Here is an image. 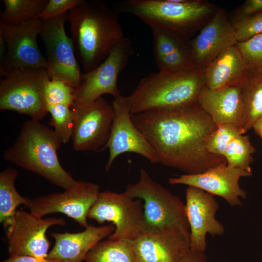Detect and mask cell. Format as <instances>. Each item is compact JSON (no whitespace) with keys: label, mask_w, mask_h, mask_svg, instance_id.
Instances as JSON below:
<instances>
[{"label":"cell","mask_w":262,"mask_h":262,"mask_svg":"<svg viewBox=\"0 0 262 262\" xmlns=\"http://www.w3.org/2000/svg\"><path fill=\"white\" fill-rule=\"evenodd\" d=\"M42 25L43 21L38 18L18 25L0 22V37L7 48L0 65L3 76L19 69L47 68L46 57L40 51L37 43Z\"/></svg>","instance_id":"9c48e42d"},{"label":"cell","mask_w":262,"mask_h":262,"mask_svg":"<svg viewBox=\"0 0 262 262\" xmlns=\"http://www.w3.org/2000/svg\"><path fill=\"white\" fill-rule=\"evenodd\" d=\"M1 262H56L54 261L45 259H39L28 256H15L9 258Z\"/></svg>","instance_id":"8d00e7d4"},{"label":"cell","mask_w":262,"mask_h":262,"mask_svg":"<svg viewBox=\"0 0 262 262\" xmlns=\"http://www.w3.org/2000/svg\"><path fill=\"white\" fill-rule=\"evenodd\" d=\"M4 9L0 22L18 25L38 18L48 0H2Z\"/></svg>","instance_id":"4316f807"},{"label":"cell","mask_w":262,"mask_h":262,"mask_svg":"<svg viewBox=\"0 0 262 262\" xmlns=\"http://www.w3.org/2000/svg\"><path fill=\"white\" fill-rule=\"evenodd\" d=\"M125 192L143 201L147 230L176 228L189 237L185 204L178 196L153 180L145 168L138 181L127 185Z\"/></svg>","instance_id":"8992f818"},{"label":"cell","mask_w":262,"mask_h":262,"mask_svg":"<svg viewBox=\"0 0 262 262\" xmlns=\"http://www.w3.org/2000/svg\"><path fill=\"white\" fill-rule=\"evenodd\" d=\"M237 40L233 24L226 11L220 8L191 41L196 67L203 70L222 51L236 45Z\"/></svg>","instance_id":"d6986e66"},{"label":"cell","mask_w":262,"mask_h":262,"mask_svg":"<svg viewBox=\"0 0 262 262\" xmlns=\"http://www.w3.org/2000/svg\"><path fill=\"white\" fill-rule=\"evenodd\" d=\"M75 91L76 88L63 80L49 79L45 92L47 106L57 104L72 105L75 100Z\"/></svg>","instance_id":"4dcf8cb0"},{"label":"cell","mask_w":262,"mask_h":262,"mask_svg":"<svg viewBox=\"0 0 262 262\" xmlns=\"http://www.w3.org/2000/svg\"><path fill=\"white\" fill-rule=\"evenodd\" d=\"M236 45L247 67L262 70V33Z\"/></svg>","instance_id":"1f68e13d"},{"label":"cell","mask_w":262,"mask_h":262,"mask_svg":"<svg viewBox=\"0 0 262 262\" xmlns=\"http://www.w3.org/2000/svg\"><path fill=\"white\" fill-rule=\"evenodd\" d=\"M255 152V147L249 136L240 134L229 144L224 158L229 165L252 174L250 165L253 161L252 155Z\"/></svg>","instance_id":"83f0119b"},{"label":"cell","mask_w":262,"mask_h":262,"mask_svg":"<svg viewBox=\"0 0 262 262\" xmlns=\"http://www.w3.org/2000/svg\"><path fill=\"white\" fill-rule=\"evenodd\" d=\"M240 134H244L234 125L227 124L218 125L207 139L206 148L210 153L224 157L229 144Z\"/></svg>","instance_id":"f546056e"},{"label":"cell","mask_w":262,"mask_h":262,"mask_svg":"<svg viewBox=\"0 0 262 262\" xmlns=\"http://www.w3.org/2000/svg\"><path fill=\"white\" fill-rule=\"evenodd\" d=\"M87 218L102 224L112 222L115 230L108 239L134 240L147 230L143 203L127 193L100 192Z\"/></svg>","instance_id":"ba28073f"},{"label":"cell","mask_w":262,"mask_h":262,"mask_svg":"<svg viewBox=\"0 0 262 262\" xmlns=\"http://www.w3.org/2000/svg\"><path fill=\"white\" fill-rule=\"evenodd\" d=\"M239 86L243 103L241 129L245 134L262 116V70L247 67Z\"/></svg>","instance_id":"cb8c5ba5"},{"label":"cell","mask_w":262,"mask_h":262,"mask_svg":"<svg viewBox=\"0 0 262 262\" xmlns=\"http://www.w3.org/2000/svg\"><path fill=\"white\" fill-rule=\"evenodd\" d=\"M204 252L190 249L188 253L180 262H207Z\"/></svg>","instance_id":"d590c367"},{"label":"cell","mask_w":262,"mask_h":262,"mask_svg":"<svg viewBox=\"0 0 262 262\" xmlns=\"http://www.w3.org/2000/svg\"><path fill=\"white\" fill-rule=\"evenodd\" d=\"M99 186L95 183L78 180L64 192L49 194L31 199L28 208L38 217L54 213H62L74 219L85 228L88 213L100 193Z\"/></svg>","instance_id":"5bb4252c"},{"label":"cell","mask_w":262,"mask_h":262,"mask_svg":"<svg viewBox=\"0 0 262 262\" xmlns=\"http://www.w3.org/2000/svg\"><path fill=\"white\" fill-rule=\"evenodd\" d=\"M252 174L228 164L227 161L196 174H183L170 178L172 185L183 184L201 189L213 196L223 198L230 206H241V199H246V191L239 184L243 177Z\"/></svg>","instance_id":"2e32d148"},{"label":"cell","mask_w":262,"mask_h":262,"mask_svg":"<svg viewBox=\"0 0 262 262\" xmlns=\"http://www.w3.org/2000/svg\"><path fill=\"white\" fill-rule=\"evenodd\" d=\"M262 12V0H247L241 7L238 19Z\"/></svg>","instance_id":"e575fe53"},{"label":"cell","mask_w":262,"mask_h":262,"mask_svg":"<svg viewBox=\"0 0 262 262\" xmlns=\"http://www.w3.org/2000/svg\"><path fill=\"white\" fill-rule=\"evenodd\" d=\"M133 248L138 262H180L190 250L189 237L176 228L147 230Z\"/></svg>","instance_id":"ac0fdd59"},{"label":"cell","mask_w":262,"mask_h":262,"mask_svg":"<svg viewBox=\"0 0 262 262\" xmlns=\"http://www.w3.org/2000/svg\"><path fill=\"white\" fill-rule=\"evenodd\" d=\"M254 130L255 132L261 138L262 140V127Z\"/></svg>","instance_id":"f35d334b"},{"label":"cell","mask_w":262,"mask_h":262,"mask_svg":"<svg viewBox=\"0 0 262 262\" xmlns=\"http://www.w3.org/2000/svg\"><path fill=\"white\" fill-rule=\"evenodd\" d=\"M83 0H48L38 16L42 21L55 19L80 4Z\"/></svg>","instance_id":"836d02e7"},{"label":"cell","mask_w":262,"mask_h":262,"mask_svg":"<svg viewBox=\"0 0 262 262\" xmlns=\"http://www.w3.org/2000/svg\"><path fill=\"white\" fill-rule=\"evenodd\" d=\"M114 115L109 139L102 149H109L105 165L108 171L115 159L126 152H132L147 158L150 163H158L154 150L134 125L127 97L120 96L112 102Z\"/></svg>","instance_id":"9a60e30c"},{"label":"cell","mask_w":262,"mask_h":262,"mask_svg":"<svg viewBox=\"0 0 262 262\" xmlns=\"http://www.w3.org/2000/svg\"><path fill=\"white\" fill-rule=\"evenodd\" d=\"M197 102L216 126L231 124L242 131L243 103L239 86L212 89L205 85Z\"/></svg>","instance_id":"7402d4cb"},{"label":"cell","mask_w":262,"mask_h":262,"mask_svg":"<svg viewBox=\"0 0 262 262\" xmlns=\"http://www.w3.org/2000/svg\"><path fill=\"white\" fill-rule=\"evenodd\" d=\"M76 58L88 73L125 36L117 15L104 1H83L67 13Z\"/></svg>","instance_id":"7a4b0ae2"},{"label":"cell","mask_w":262,"mask_h":262,"mask_svg":"<svg viewBox=\"0 0 262 262\" xmlns=\"http://www.w3.org/2000/svg\"><path fill=\"white\" fill-rule=\"evenodd\" d=\"M62 143L54 130L31 118L24 123L18 136L5 150L3 157L6 161L66 190L74 186L78 180L59 160L57 152Z\"/></svg>","instance_id":"3957f363"},{"label":"cell","mask_w":262,"mask_h":262,"mask_svg":"<svg viewBox=\"0 0 262 262\" xmlns=\"http://www.w3.org/2000/svg\"><path fill=\"white\" fill-rule=\"evenodd\" d=\"M67 13L43 21L40 37L46 50L47 70L50 79L63 80L76 89L83 73L76 58L72 40L65 31Z\"/></svg>","instance_id":"8fae6325"},{"label":"cell","mask_w":262,"mask_h":262,"mask_svg":"<svg viewBox=\"0 0 262 262\" xmlns=\"http://www.w3.org/2000/svg\"><path fill=\"white\" fill-rule=\"evenodd\" d=\"M262 127V116L254 124L253 129L256 130Z\"/></svg>","instance_id":"74e56055"},{"label":"cell","mask_w":262,"mask_h":262,"mask_svg":"<svg viewBox=\"0 0 262 262\" xmlns=\"http://www.w3.org/2000/svg\"><path fill=\"white\" fill-rule=\"evenodd\" d=\"M237 42L262 33V12L238 19L233 24Z\"/></svg>","instance_id":"d6a6232c"},{"label":"cell","mask_w":262,"mask_h":262,"mask_svg":"<svg viewBox=\"0 0 262 262\" xmlns=\"http://www.w3.org/2000/svg\"><path fill=\"white\" fill-rule=\"evenodd\" d=\"M115 7L117 12L138 17L150 28L169 29L188 37L216 12L209 2L201 0H126Z\"/></svg>","instance_id":"5b68a950"},{"label":"cell","mask_w":262,"mask_h":262,"mask_svg":"<svg viewBox=\"0 0 262 262\" xmlns=\"http://www.w3.org/2000/svg\"><path fill=\"white\" fill-rule=\"evenodd\" d=\"M85 262H138L133 241L109 239L98 242L87 254Z\"/></svg>","instance_id":"484cf974"},{"label":"cell","mask_w":262,"mask_h":262,"mask_svg":"<svg viewBox=\"0 0 262 262\" xmlns=\"http://www.w3.org/2000/svg\"><path fill=\"white\" fill-rule=\"evenodd\" d=\"M151 29L152 53L159 71L177 73L197 68L188 37L167 28L152 27Z\"/></svg>","instance_id":"ffe728a7"},{"label":"cell","mask_w":262,"mask_h":262,"mask_svg":"<svg viewBox=\"0 0 262 262\" xmlns=\"http://www.w3.org/2000/svg\"><path fill=\"white\" fill-rule=\"evenodd\" d=\"M134 53L131 41L125 37L98 66L83 73L76 89L75 101L92 102L104 94L111 95L114 98L121 96L117 85L118 78Z\"/></svg>","instance_id":"7c38bea8"},{"label":"cell","mask_w":262,"mask_h":262,"mask_svg":"<svg viewBox=\"0 0 262 262\" xmlns=\"http://www.w3.org/2000/svg\"><path fill=\"white\" fill-rule=\"evenodd\" d=\"M185 196L190 249L204 252L207 234L215 237L225 233L224 226L216 218L218 203L213 196L193 187L187 188Z\"/></svg>","instance_id":"e0dca14e"},{"label":"cell","mask_w":262,"mask_h":262,"mask_svg":"<svg viewBox=\"0 0 262 262\" xmlns=\"http://www.w3.org/2000/svg\"><path fill=\"white\" fill-rule=\"evenodd\" d=\"M51 115L50 125L63 143H67L71 138L74 112L71 105L66 104H51L47 106Z\"/></svg>","instance_id":"f1b7e54d"},{"label":"cell","mask_w":262,"mask_h":262,"mask_svg":"<svg viewBox=\"0 0 262 262\" xmlns=\"http://www.w3.org/2000/svg\"><path fill=\"white\" fill-rule=\"evenodd\" d=\"M74 123L71 135L76 151H102L109 138L114 111L101 97L92 102L74 101L71 105Z\"/></svg>","instance_id":"30bf717a"},{"label":"cell","mask_w":262,"mask_h":262,"mask_svg":"<svg viewBox=\"0 0 262 262\" xmlns=\"http://www.w3.org/2000/svg\"><path fill=\"white\" fill-rule=\"evenodd\" d=\"M205 85L204 70L177 73L158 71L143 78L127 97L131 115L180 108L197 102Z\"/></svg>","instance_id":"277c9868"},{"label":"cell","mask_w":262,"mask_h":262,"mask_svg":"<svg viewBox=\"0 0 262 262\" xmlns=\"http://www.w3.org/2000/svg\"><path fill=\"white\" fill-rule=\"evenodd\" d=\"M247 69L237 45L220 53L204 69L205 86L212 89L239 86Z\"/></svg>","instance_id":"603a6c76"},{"label":"cell","mask_w":262,"mask_h":262,"mask_svg":"<svg viewBox=\"0 0 262 262\" xmlns=\"http://www.w3.org/2000/svg\"><path fill=\"white\" fill-rule=\"evenodd\" d=\"M17 175V171L12 168L0 173V222L6 229L12 224L17 207L22 204L27 207L31 199L16 190L15 183Z\"/></svg>","instance_id":"d4e9b609"},{"label":"cell","mask_w":262,"mask_h":262,"mask_svg":"<svg viewBox=\"0 0 262 262\" xmlns=\"http://www.w3.org/2000/svg\"><path fill=\"white\" fill-rule=\"evenodd\" d=\"M0 84V109L40 121L49 113L45 92L50 79L47 69L23 68L5 75Z\"/></svg>","instance_id":"52a82bcc"},{"label":"cell","mask_w":262,"mask_h":262,"mask_svg":"<svg viewBox=\"0 0 262 262\" xmlns=\"http://www.w3.org/2000/svg\"><path fill=\"white\" fill-rule=\"evenodd\" d=\"M131 118L154 150L158 163L164 165L196 174L226 161L206 148L217 126L197 102L133 114Z\"/></svg>","instance_id":"6da1fadb"},{"label":"cell","mask_w":262,"mask_h":262,"mask_svg":"<svg viewBox=\"0 0 262 262\" xmlns=\"http://www.w3.org/2000/svg\"><path fill=\"white\" fill-rule=\"evenodd\" d=\"M65 219L38 217L30 212L17 210L12 224L7 229L9 257L28 256L47 258L50 243L46 232L52 226H65Z\"/></svg>","instance_id":"4fadbf2b"},{"label":"cell","mask_w":262,"mask_h":262,"mask_svg":"<svg viewBox=\"0 0 262 262\" xmlns=\"http://www.w3.org/2000/svg\"><path fill=\"white\" fill-rule=\"evenodd\" d=\"M114 230L113 224L99 227L89 225L81 232H52L50 235L55 244L47 259L56 262H82L88 253Z\"/></svg>","instance_id":"44dd1931"}]
</instances>
